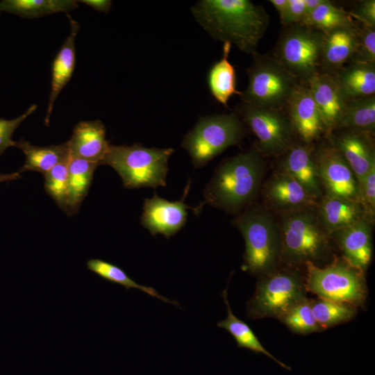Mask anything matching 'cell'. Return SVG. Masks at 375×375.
I'll list each match as a JSON object with an SVG mask.
<instances>
[{
  "label": "cell",
  "mask_w": 375,
  "mask_h": 375,
  "mask_svg": "<svg viewBox=\"0 0 375 375\" xmlns=\"http://www.w3.org/2000/svg\"><path fill=\"white\" fill-rule=\"evenodd\" d=\"M203 28L215 39L234 44L253 56L265 35L269 16L249 0H202L191 8Z\"/></svg>",
  "instance_id": "1"
},
{
  "label": "cell",
  "mask_w": 375,
  "mask_h": 375,
  "mask_svg": "<svg viewBox=\"0 0 375 375\" xmlns=\"http://www.w3.org/2000/svg\"><path fill=\"white\" fill-rule=\"evenodd\" d=\"M265 172L256 149L224 160L205 188L204 203L229 213L241 211L255 199Z\"/></svg>",
  "instance_id": "2"
},
{
  "label": "cell",
  "mask_w": 375,
  "mask_h": 375,
  "mask_svg": "<svg viewBox=\"0 0 375 375\" xmlns=\"http://www.w3.org/2000/svg\"><path fill=\"white\" fill-rule=\"evenodd\" d=\"M312 208L281 213V265L300 267L310 262L319 266L329 258L330 238Z\"/></svg>",
  "instance_id": "3"
},
{
  "label": "cell",
  "mask_w": 375,
  "mask_h": 375,
  "mask_svg": "<svg viewBox=\"0 0 375 375\" xmlns=\"http://www.w3.org/2000/svg\"><path fill=\"white\" fill-rule=\"evenodd\" d=\"M233 225L245 242L242 269L259 277L281 265V235L279 223L260 206L244 210Z\"/></svg>",
  "instance_id": "4"
},
{
  "label": "cell",
  "mask_w": 375,
  "mask_h": 375,
  "mask_svg": "<svg viewBox=\"0 0 375 375\" xmlns=\"http://www.w3.org/2000/svg\"><path fill=\"white\" fill-rule=\"evenodd\" d=\"M305 276L299 267L280 265L259 277L247 303L249 319H279L294 305L307 297Z\"/></svg>",
  "instance_id": "5"
},
{
  "label": "cell",
  "mask_w": 375,
  "mask_h": 375,
  "mask_svg": "<svg viewBox=\"0 0 375 375\" xmlns=\"http://www.w3.org/2000/svg\"><path fill=\"white\" fill-rule=\"evenodd\" d=\"M173 152L172 148H148L137 143L110 144L101 165L112 167L126 188L165 187L168 160Z\"/></svg>",
  "instance_id": "6"
},
{
  "label": "cell",
  "mask_w": 375,
  "mask_h": 375,
  "mask_svg": "<svg viewBox=\"0 0 375 375\" xmlns=\"http://www.w3.org/2000/svg\"><path fill=\"white\" fill-rule=\"evenodd\" d=\"M304 266L308 292L320 299L347 303L357 308L365 305L367 297L365 272L351 265L342 256H334L324 267L310 262Z\"/></svg>",
  "instance_id": "7"
},
{
  "label": "cell",
  "mask_w": 375,
  "mask_h": 375,
  "mask_svg": "<svg viewBox=\"0 0 375 375\" xmlns=\"http://www.w3.org/2000/svg\"><path fill=\"white\" fill-rule=\"evenodd\" d=\"M253 56L247 69L248 85L240 94L243 103L285 110L299 82L272 55Z\"/></svg>",
  "instance_id": "8"
},
{
  "label": "cell",
  "mask_w": 375,
  "mask_h": 375,
  "mask_svg": "<svg viewBox=\"0 0 375 375\" xmlns=\"http://www.w3.org/2000/svg\"><path fill=\"white\" fill-rule=\"evenodd\" d=\"M324 33L298 24L281 34L272 56L301 83L321 72Z\"/></svg>",
  "instance_id": "9"
},
{
  "label": "cell",
  "mask_w": 375,
  "mask_h": 375,
  "mask_svg": "<svg viewBox=\"0 0 375 375\" xmlns=\"http://www.w3.org/2000/svg\"><path fill=\"white\" fill-rule=\"evenodd\" d=\"M244 135L235 113L201 118L183 138L181 146L188 152L194 167L206 165L230 146L239 144Z\"/></svg>",
  "instance_id": "10"
},
{
  "label": "cell",
  "mask_w": 375,
  "mask_h": 375,
  "mask_svg": "<svg viewBox=\"0 0 375 375\" xmlns=\"http://www.w3.org/2000/svg\"><path fill=\"white\" fill-rule=\"evenodd\" d=\"M242 121L257 138L260 154L282 155L296 142L290 119L285 110H276L243 103L240 108Z\"/></svg>",
  "instance_id": "11"
},
{
  "label": "cell",
  "mask_w": 375,
  "mask_h": 375,
  "mask_svg": "<svg viewBox=\"0 0 375 375\" xmlns=\"http://www.w3.org/2000/svg\"><path fill=\"white\" fill-rule=\"evenodd\" d=\"M313 155L325 195L360 202L358 183L353 172L328 139L314 144Z\"/></svg>",
  "instance_id": "12"
},
{
  "label": "cell",
  "mask_w": 375,
  "mask_h": 375,
  "mask_svg": "<svg viewBox=\"0 0 375 375\" xmlns=\"http://www.w3.org/2000/svg\"><path fill=\"white\" fill-rule=\"evenodd\" d=\"M285 110L295 136L301 142L313 144L326 135L325 125L307 83L297 85Z\"/></svg>",
  "instance_id": "13"
},
{
  "label": "cell",
  "mask_w": 375,
  "mask_h": 375,
  "mask_svg": "<svg viewBox=\"0 0 375 375\" xmlns=\"http://www.w3.org/2000/svg\"><path fill=\"white\" fill-rule=\"evenodd\" d=\"M326 137L347 162L359 187L368 172L375 166L374 135L338 128L333 130Z\"/></svg>",
  "instance_id": "14"
},
{
  "label": "cell",
  "mask_w": 375,
  "mask_h": 375,
  "mask_svg": "<svg viewBox=\"0 0 375 375\" xmlns=\"http://www.w3.org/2000/svg\"><path fill=\"white\" fill-rule=\"evenodd\" d=\"M191 208L183 199L169 201L154 194L145 199L141 224L153 236L162 234L165 238L175 235L187 221V209Z\"/></svg>",
  "instance_id": "15"
},
{
  "label": "cell",
  "mask_w": 375,
  "mask_h": 375,
  "mask_svg": "<svg viewBox=\"0 0 375 375\" xmlns=\"http://www.w3.org/2000/svg\"><path fill=\"white\" fill-rule=\"evenodd\" d=\"M263 192L269 206L281 213L314 208L317 203L299 182L280 170L269 178Z\"/></svg>",
  "instance_id": "16"
},
{
  "label": "cell",
  "mask_w": 375,
  "mask_h": 375,
  "mask_svg": "<svg viewBox=\"0 0 375 375\" xmlns=\"http://www.w3.org/2000/svg\"><path fill=\"white\" fill-rule=\"evenodd\" d=\"M372 222L367 219L329 234L342 257L351 265L366 272L372 256Z\"/></svg>",
  "instance_id": "17"
},
{
  "label": "cell",
  "mask_w": 375,
  "mask_h": 375,
  "mask_svg": "<svg viewBox=\"0 0 375 375\" xmlns=\"http://www.w3.org/2000/svg\"><path fill=\"white\" fill-rule=\"evenodd\" d=\"M358 23L324 33L321 72L335 74L352 60L358 46Z\"/></svg>",
  "instance_id": "18"
},
{
  "label": "cell",
  "mask_w": 375,
  "mask_h": 375,
  "mask_svg": "<svg viewBox=\"0 0 375 375\" xmlns=\"http://www.w3.org/2000/svg\"><path fill=\"white\" fill-rule=\"evenodd\" d=\"M313 144L295 142L282 155L280 171L299 182L315 199L322 197V186L313 155Z\"/></svg>",
  "instance_id": "19"
},
{
  "label": "cell",
  "mask_w": 375,
  "mask_h": 375,
  "mask_svg": "<svg viewBox=\"0 0 375 375\" xmlns=\"http://www.w3.org/2000/svg\"><path fill=\"white\" fill-rule=\"evenodd\" d=\"M307 84L325 125L327 135L336 128L344 114L347 101L332 74L319 73Z\"/></svg>",
  "instance_id": "20"
},
{
  "label": "cell",
  "mask_w": 375,
  "mask_h": 375,
  "mask_svg": "<svg viewBox=\"0 0 375 375\" xmlns=\"http://www.w3.org/2000/svg\"><path fill=\"white\" fill-rule=\"evenodd\" d=\"M70 155L101 165L110 144L106 128L100 120L83 121L74 127L69 141Z\"/></svg>",
  "instance_id": "21"
},
{
  "label": "cell",
  "mask_w": 375,
  "mask_h": 375,
  "mask_svg": "<svg viewBox=\"0 0 375 375\" xmlns=\"http://www.w3.org/2000/svg\"><path fill=\"white\" fill-rule=\"evenodd\" d=\"M69 33L55 57L51 68V92L44 119L49 125L54 103L62 88L69 81L76 63L75 40L79 30V24L68 13Z\"/></svg>",
  "instance_id": "22"
},
{
  "label": "cell",
  "mask_w": 375,
  "mask_h": 375,
  "mask_svg": "<svg viewBox=\"0 0 375 375\" xmlns=\"http://www.w3.org/2000/svg\"><path fill=\"white\" fill-rule=\"evenodd\" d=\"M321 198L317 215L328 235L359 220L368 219L359 201L327 195Z\"/></svg>",
  "instance_id": "23"
},
{
  "label": "cell",
  "mask_w": 375,
  "mask_h": 375,
  "mask_svg": "<svg viewBox=\"0 0 375 375\" xmlns=\"http://www.w3.org/2000/svg\"><path fill=\"white\" fill-rule=\"evenodd\" d=\"M332 75L346 101L375 94V63L352 60Z\"/></svg>",
  "instance_id": "24"
},
{
  "label": "cell",
  "mask_w": 375,
  "mask_h": 375,
  "mask_svg": "<svg viewBox=\"0 0 375 375\" xmlns=\"http://www.w3.org/2000/svg\"><path fill=\"white\" fill-rule=\"evenodd\" d=\"M16 147L25 155L24 165L18 171H35L44 175L56 165L68 160L71 155L67 142L58 145L38 147L25 140L15 141Z\"/></svg>",
  "instance_id": "25"
},
{
  "label": "cell",
  "mask_w": 375,
  "mask_h": 375,
  "mask_svg": "<svg viewBox=\"0 0 375 375\" xmlns=\"http://www.w3.org/2000/svg\"><path fill=\"white\" fill-rule=\"evenodd\" d=\"M98 164L71 156L68 165V197L66 212L76 214L86 197Z\"/></svg>",
  "instance_id": "26"
},
{
  "label": "cell",
  "mask_w": 375,
  "mask_h": 375,
  "mask_svg": "<svg viewBox=\"0 0 375 375\" xmlns=\"http://www.w3.org/2000/svg\"><path fill=\"white\" fill-rule=\"evenodd\" d=\"M231 44L224 42L222 58L209 70L208 84L211 94L219 103L228 107V101L233 94H241L236 90V77L233 66L228 60Z\"/></svg>",
  "instance_id": "27"
},
{
  "label": "cell",
  "mask_w": 375,
  "mask_h": 375,
  "mask_svg": "<svg viewBox=\"0 0 375 375\" xmlns=\"http://www.w3.org/2000/svg\"><path fill=\"white\" fill-rule=\"evenodd\" d=\"M227 288L222 292V297L227 309V317L217 323V326L226 330L235 340L238 347L245 348L254 353H261L272 359L281 367L291 371L292 368L276 358L259 341L251 327L244 321L238 318L232 312L228 300Z\"/></svg>",
  "instance_id": "28"
},
{
  "label": "cell",
  "mask_w": 375,
  "mask_h": 375,
  "mask_svg": "<svg viewBox=\"0 0 375 375\" xmlns=\"http://www.w3.org/2000/svg\"><path fill=\"white\" fill-rule=\"evenodd\" d=\"M78 6V1L74 0H3L0 1V12L33 19L58 12L67 14Z\"/></svg>",
  "instance_id": "29"
},
{
  "label": "cell",
  "mask_w": 375,
  "mask_h": 375,
  "mask_svg": "<svg viewBox=\"0 0 375 375\" xmlns=\"http://www.w3.org/2000/svg\"><path fill=\"white\" fill-rule=\"evenodd\" d=\"M338 128L374 135L375 94L347 101L344 114L335 129Z\"/></svg>",
  "instance_id": "30"
},
{
  "label": "cell",
  "mask_w": 375,
  "mask_h": 375,
  "mask_svg": "<svg viewBox=\"0 0 375 375\" xmlns=\"http://www.w3.org/2000/svg\"><path fill=\"white\" fill-rule=\"evenodd\" d=\"M86 264L90 271L105 281L124 286L127 290L131 288L138 289L162 301L179 306L176 301H171L160 295L154 288L138 284L121 267L116 265L98 258L90 259Z\"/></svg>",
  "instance_id": "31"
},
{
  "label": "cell",
  "mask_w": 375,
  "mask_h": 375,
  "mask_svg": "<svg viewBox=\"0 0 375 375\" xmlns=\"http://www.w3.org/2000/svg\"><path fill=\"white\" fill-rule=\"evenodd\" d=\"M355 22L349 12L336 7L330 1L324 0L301 24L326 33Z\"/></svg>",
  "instance_id": "32"
},
{
  "label": "cell",
  "mask_w": 375,
  "mask_h": 375,
  "mask_svg": "<svg viewBox=\"0 0 375 375\" xmlns=\"http://www.w3.org/2000/svg\"><path fill=\"white\" fill-rule=\"evenodd\" d=\"M310 301L315 317L322 331L351 321L358 310L347 303L320 298Z\"/></svg>",
  "instance_id": "33"
},
{
  "label": "cell",
  "mask_w": 375,
  "mask_h": 375,
  "mask_svg": "<svg viewBox=\"0 0 375 375\" xmlns=\"http://www.w3.org/2000/svg\"><path fill=\"white\" fill-rule=\"evenodd\" d=\"M278 320L294 333L307 335L322 331L308 297L292 307Z\"/></svg>",
  "instance_id": "34"
},
{
  "label": "cell",
  "mask_w": 375,
  "mask_h": 375,
  "mask_svg": "<svg viewBox=\"0 0 375 375\" xmlns=\"http://www.w3.org/2000/svg\"><path fill=\"white\" fill-rule=\"evenodd\" d=\"M70 158L56 165L44 174V188L47 193L65 212L67 210L68 197V165Z\"/></svg>",
  "instance_id": "35"
},
{
  "label": "cell",
  "mask_w": 375,
  "mask_h": 375,
  "mask_svg": "<svg viewBox=\"0 0 375 375\" xmlns=\"http://www.w3.org/2000/svg\"><path fill=\"white\" fill-rule=\"evenodd\" d=\"M353 60L375 63V27L358 23V46Z\"/></svg>",
  "instance_id": "36"
},
{
  "label": "cell",
  "mask_w": 375,
  "mask_h": 375,
  "mask_svg": "<svg viewBox=\"0 0 375 375\" xmlns=\"http://www.w3.org/2000/svg\"><path fill=\"white\" fill-rule=\"evenodd\" d=\"M360 202L372 223L375 212V166L368 172L359 186Z\"/></svg>",
  "instance_id": "37"
},
{
  "label": "cell",
  "mask_w": 375,
  "mask_h": 375,
  "mask_svg": "<svg viewBox=\"0 0 375 375\" xmlns=\"http://www.w3.org/2000/svg\"><path fill=\"white\" fill-rule=\"evenodd\" d=\"M37 109L35 104L30 106L27 110L12 119L0 118V156L10 147L15 146V141L12 140V135L17 128Z\"/></svg>",
  "instance_id": "38"
},
{
  "label": "cell",
  "mask_w": 375,
  "mask_h": 375,
  "mask_svg": "<svg viewBox=\"0 0 375 375\" xmlns=\"http://www.w3.org/2000/svg\"><path fill=\"white\" fill-rule=\"evenodd\" d=\"M349 12L357 22L375 27L374 0L360 1L356 6Z\"/></svg>",
  "instance_id": "39"
},
{
  "label": "cell",
  "mask_w": 375,
  "mask_h": 375,
  "mask_svg": "<svg viewBox=\"0 0 375 375\" xmlns=\"http://www.w3.org/2000/svg\"><path fill=\"white\" fill-rule=\"evenodd\" d=\"M305 17V0H288V6L281 24L286 26L301 24Z\"/></svg>",
  "instance_id": "40"
},
{
  "label": "cell",
  "mask_w": 375,
  "mask_h": 375,
  "mask_svg": "<svg viewBox=\"0 0 375 375\" xmlns=\"http://www.w3.org/2000/svg\"><path fill=\"white\" fill-rule=\"evenodd\" d=\"M78 2L88 5L99 12L107 13L109 12L112 1L108 0H81Z\"/></svg>",
  "instance_id": "41"
},
{
  "label": "cell",
  "mask_w": 375,
  "mask_h": 375,
  "mask_svg": "<svg viewBox=\"0 0 375 375\" xmlns=\"http://www.w3.org/2000/svg\"><path fill=\"white\" fill-rule=\"evenodd\" d=\"M269 1L274 6L278 12L281 21L283 19L286 12L288 0H270Z\"/></svg>",
  "instance_id": "42"
},
{
  "label": "cell",
  "mask_w": 375,
  "mask_h": 375,
  "mask_svg": "<svg viewBox=\"0 0 375 375\" xmlns=\"http://www.w3.org/2000/svg\"><path fill=\"white\" fill-rule=\"evenodd\" d=\"M323 1H324V0H305V17H304V19L306 17H307Z\"/></svg>",
  "instance_id": "43"
},
{
  "label": "cell",
  "mask_w": 375,
  "mask_h": 375,
  "mask_svg": "<svg viewBox=\"0 0 375 375\" xmlns=\"http://www.w3.org/2000/svg\"><path fill=\"white\" fill-rule=\"evenodd\" d=\"M21 176L19 172L6 174H0V183L3 182L17 180Z\"/></svg>",
  "instance_id": "44"
}]
</instances>
